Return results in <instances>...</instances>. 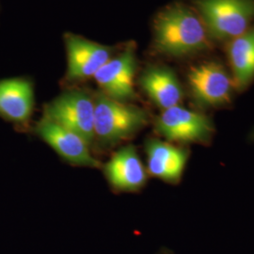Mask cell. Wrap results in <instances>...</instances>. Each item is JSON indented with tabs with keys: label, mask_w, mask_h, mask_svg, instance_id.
Returning a JSON list of instances; mask_svg holds the SVG:
<instances>
[{
	"label": "cell",
	"mask_w": 254,
	"mask_h": 254,
	"mask_svg": "<svg viewBox=\"0 0 254 254\" xmlns=\"http://www.w3.org/2000/svg\"><path fill=\"white\" fill-rule=\"evenodd\" d=\"M189 83L197 100L207 106L225 104L230 99L233 82L218 63H204L192 67Z\"/></svg>",
	"instance_id": "obj_9"
},
{
	"label": "cell",
	"mask_w": 254,
	"mask_h": 254,
	"mask_svg": "<svg viewBox=\"0 0 254 254\" xmlns=\"http://www.w3.org/2000/svg\"><path fill=\"white\" fill-rule=\"evenodd\" d=\"M154 46L160 53L182 57L205 49L208 32L201 17L192 9L175 4L154 20Z\"/></svg>",
	"instance_id": "obj_1"
},
{
	"label": "cell",
	"mask_w": 254,
	"mask_h": 254,
	"mask_svg": "<svg viewBox=\"0 0 254 254\" xmlns=\"http://www.w3.org/2000/svg\"><path fill=\"white\" fill-rule=\"evenodd\" d=\"M146 154L148 172L151 175L169 183L180 180L189 157L185 149L153 139L146 145Z\"/></svg>",
	"instance_id": "obj_12"
},
{
	"label": "cell",
	"mask_w": 254,
	"mask_h": 254,
	"mask_svg": "<svg viewBox=\"0 0 254 254\" xmlns=\"http://www.w3.org/2000/svg\"><path fill=\"white\" fill-rule=\"evenodd\" d=\"M68 55L67 78L72 81L93 77L112 58L113 50L74 34L65 35Z\"/></svg>",
	"instance_id": "obj_8"
},
{
	"label": "cell",
	"mask_w": 254,
	"mask_h": 254,
	"mask_svg": "<svg viewBox=\"0 0 254 254\" xmlns=\"http://www.w3.org/2000/svg\"><path fill=\"white\" fill-rule=\"evenodd\" d=\"M37 135L65 161L74 166L97 168L99 161L91 154V145L73 131L44 116L35 128Z\"/></svg>",
	"instance_id": "obj_5"
},
{
	"label": "cell",
	"mask_w": 254,
	"mask_h": 254,
	"mask_svg": "<svg viewBox=\"0 0 254 254\" xmlns=\"http://www.w3.org/2000/svg\"><path fill=\"white\" fill-rule=\"evenodd\" d=\"M156 130L169 141L196 142L208 138L213 127L205 115L176 106L163 110L156 121Z\"/></svg>",
	"instance_id": "obj_6"
},
{
	"label": "cell",
	"mask_w": 254,
	"mask_h": 254,
	"mask_svg": "<svg viewBox=\"0 0 254 254\" xmlns=\"http://www.w3.org/2000/svg\"><path fill=\"white\" fill-rule=\"evenodd\" d=\"M45 117L93 143L94 98L87 91H65L46 106Z\"/></svg>",
	"instance_id": "obj_4"
},
{
	"label": "cell",
	"mask_w": 254,
	"mask_h": 254,
	"mask_svg": "<svg viewBox=\"0 0 254 254\" xmlns=\"http://www.w3.org/2000/svg\"><path fill=\"white\" fill-rule=\"evenodd\" d=\"M136 59L132 46L111 58L93 76L102 92L114 100L125 102L135 98Z\"/></svg>",
	"instance_id": "obj_7"
},
{
	"label": "cell",
	"mask_w": 254,
	"mask_h": 254,
	"mask_svg": "<svg viewBox=\"0 0 254 254\" xmlns=\"http://www.w3.org/2000/svg\"><path fill=\"white\" fill-rule=\"evenodd\" d=\"M35 94L33 84L25 77L0 80V116L13 123H25L32 115Z\"/></svg>",
	"instance_id": "obj_11"
},
{
	"label": "cell",
	"mask_w": 254,
	"mask_h": 254,
	"mask_svg": "<svg viewBox=\"0 0 254 254\" xmlns=\"http://www.w3.org/2000/svg\"><path fill=\"white\" fill-rule=\"evenodd\" d=\"M147 122L142 109L114 100L100 91L94 97V140L111 146L127 139Z\"/></svg>",
	"instance_id": "obj_2"
},
{
	"label": "cell",
	"mask_w": 254,
	"mask_h": 254,
	"mask_svg": "<svg viewBox=\"0 0 254 254\" xmlns=\"http://www.w3.org/2000/svg\"><path fill=\"white\" fill-rule=\"evenodd\" d=\"M197 8L209 32L222 40L242 35L254 19L253 0H198Z\"/></svg>",
	"instance_id": "obj_3"
},
{
	"label": "cell",
	"mask_w": 254,
	"mask_h": 254,
	"mask_svg": "<svg viewBox=\"0 0 254 254\" xmlns=\"http://www.w3.org/2000/svg\"><path fill=\"white\" fill-rule=\"evenodd\" d=\"M229 60L237 87H245L254 77V27L232 40Z\"/></svg>",
	"instance_id": "obj_14"
},
{
	"label": "cell",
	"mask_w": 254,
	"mask_h": 254,
	"mask_svg": "<svg viewBox=\"0 0 254 254\" xmlns=\"http://www.w3.org/2000/svg\"><path fill=\"white\" fill-rule=\"evenodd\" d=\"M140 83L148 96L160 109L179 106L183 97L181 85L170 69L151 68L143 73Z\"/></svg>",
	"instance_id": "obj_13"
},
{
	"label": "cell",
	"mask_w": 254,
	"mask_h": 254,
	"mask_svg": "<svg viewBox=\"0 0 254 254\" xmlns=\"http://www.w3.org/2000/svg\"><path fill=\"white\" fill-rule=\"evenodd\" d=\"M109 185L116 190L131 192L145 185L147 173L134 146H124L104 166Z\"/></svg>",
	"instance_id": "obj_10"
}]
</instances>
